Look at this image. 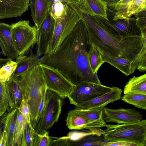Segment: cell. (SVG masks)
Here are the masks:
<instances>
[{
    "mask_svg": "<svg viewBox=\"0 0 146 146\" xmlns=\"http://www.w3.org/2000/svg\"><path fill=\"white\" fill-rule=\"evenodd\" d=\"M105 2L109 9L113 10L116 5L121 0H102Z\"/></svg>",
    "mask_w": 146,
    "mask_h": 146,
    "instance_id": "obj_43",
    "label": "cell"
},
{
    "mask_svg": "<svg viewBox=\"0 0 146 146\" xmlns=\"http://www.w3.org/2000/svg\"><path fill=\"white\" fill-rule=\"evenodd\" d=\"M17 78L23 99L30 106L31 123L35 129L38 123L40 106L47 90L41 67L37 65Z\"/></svg>",
    "mask_w": 146,
    "mask_h": 146,
    "instance_id": "obj_3",
    "label": "cell"
},
{
    "mask_svg": "<svg viewBox=\"0 0 146 146\" xmlns=\"http://www.w3.org/2000/svg\"><path fill=\"white\" fill-rule=\"evenodd\" d=\"M19 110L26 119L27 122L31 123V111L30 106L23 99L22 100Z\"/></svg>",
    "mask_w": 146,
    "mask_h": 146,
    "instance_id": "obj_38",
    "label": "cell"
},
{
    "mask_svg": "<svg viewBox=\"0 0 146 146\" xmlns=\"http://www.w3.org/2000/svg\"><path fill=\"white\" fill-rule=\"evenodd\" d=\"M99 22L110 33L118 36H142L135 17H116L108 20L99 16H94Z\"/></svg>",
    "mask_w": 146,
    "mask_h": 146,
    "instance_id": "obj_8",
    "label": "cell"
},
{
    "mask_svg": "<svg viewBox=\"0 0 146 146\" xmlns=\"http://www.w3.org/2000/svg\"><path fill=\"white\" fill-rule=\"evenodd\" d=\"M11 25L0 22V47L1 53L12 60L19 56L13 41L11 32Z\"/></svg>",
    "mask_w": 146,
    "mask_h": 146,
    "instance_id": "obj_16",
    "label": "cell"
},
{
    "mask_svg": "<svg viewBox=\"0 0 146 146\" xmlns=\"http://www.w3.org/2000/svg\"><path fill=\"white\" fill-rule=\"evenodd\" d=\"M4 114V128L7 134L6 146H11L14 135L17 118L19 111L17 109L7 110Z\"/></svg>",
    "mask_w": 146,
    "mask_h": 146,
    "instance_id": "obj_22",
    "label": "cell"
},
{
    "mask_svg": "<svg viewBox=\"0 0 146 146\" xmlns=\"http://www.w3.org/2000/svg\"><path fill=\"white\" fill-rule=\"evenodd\" d=\"M90 47L87 29L80 19L54 52L44 54L40 64L56 69L75 85L83 81L101 84L90 65Z\"/></svg>",
    "mask_w": 146,
    "mask_h": 146,
    "instance_id": "obj_1",
    "label": "cell"
},
{
    "mask_svg": "<svg viewBox=\"0 0 146 146\" xmlns=\"http://www.w3.org/2000/svg\"><path fill=\"white\" fill-rule=\"evenodd\" d=\"M101 53L104 61L113 66L127 76L133 73L136 70L133 61L125 58L110 56L102 52Z\"/></svg>",
    "mask_w": 146,
    "mask_h": 146,
    "instance_id": "obj_20",
    "label": "cell"
},
{
    "mask_svg": "<svg viewBox=\"0 0 146 146\" xmlns=\"http://www.w3.org/2000/svg\"><path fill=\"white\" fill-rule=\"evenodd\" d=\"M7 134L3 129L0 130V146H6L7 141Z\"/></svg>",
    "mask_w": 146,
    "mask_h": 146,
    "instance_id": "obj_42",
    "label": "cell"
},
{
    "mask_svg": "<svg viewBox=\"0 0 146 146\" xmlns=\"http://www.w3.org/2000/svg\"><path fill=\"white\" fill-rule=\"evenodd\" d=\"M38 55L36 54H31L29 55L18 56L16 58L17 66L11 78H16L35 66L40 64V60Z\"/></svg>",
    "mask_w": 146,
    "mask_h": 146,
    "instance_id": "obj_21",
    "label": "cell"
},
{
    "mask_svg": "<svg viewBox=\"0 0 146 146\" xmlns=\"http://www.w3.org/2000/svg\"><path fill=\"white\" fill-rule=\"evenodd\" d=\"M53 2H65L64 0H53Z\"/></svg>",
    "mask_w": 146,
    "mask_h": 146,
    "instance_id": "obj_47",
    "label": "cell"
},
{
    "mask_svg": "<svg viewBox=\"0 0 146 146\" xmlns=\"http://www.w3.org/2000/svg\"><path fill=\"white\" fill-rule=\"evenodd\" d=\"M143 37V46L140 52L138 54L137 59L138 65L137 69L141 72L146 70V33L142 34Z\"/></svg>",
    "mask_w": 146,
    "mask_h": 146,
    "instance_id": "obj_33",
    "label": "cell"
},
{
    "mask_svg": "<svg viewBox=\"0 0 146 146\" xmlns=\"http://www.w3.org/2000/svg\"><path fill=\"white\" fill-rule=\"evenodd\" d=\"M5 83L0 82V116H2L9 107Z\"/></svg>",
    "mask_w": 146,
    "mask_h": 146,
    "instance_id": "obj_34",
    "label": "cell"
},
{
    "mask_svg": "<svg viewBox=\"0 0 146 146\" xmlns=\"http://www.w3.org/2000/svg\"><path fill=\"white\" fill-rule=\"evenodd\" d=\"M61 99L56 93L47 90L43 109L35 128L37 133L49 129L58 121L62 106Z\"/></svg>",
    "mask_w": 146,
    "mask_h": 146,
    "instance_id": "obj_6",
    "label": "cell"
},
{
    "mask_svg": "<svg viewBox=\"0 0 146 146\" xmlns=\"http://www.w3.org/2000/svg\"><path fill=\"white\" fill-rule=\"evenodd\" d=\"M11 32L14 46L19 56L32 52L37 42V28L31 26L28 20L19 21L11 24Z\"/></svg>",
    "mask_w": 146,
    "mask_h": 146,
    "instance_id": "obj_5",
    "label": "cell"
},
{
    "mask_svg": "<svg viewBox=\"0 0 146 146\" xmlns=\"http://www.w3.org/2000/svg\"><path fill=\"white\" fill-rule=\"evenodd\" d=\"M53 0H30L31 15L37 29L50 14Z\"/></svg>",
    "mask_w": 146,
    "mask_h": 146,
    "instance_id": "obj_17",
    "label": "cell"
},
{
    "mask_svg": "<svg viewBox=\"0 0 146 146\" xmlns=\"http://www.w3.org/2000/svg\"><path fill=\"white\" fill-rule=\"evenodd\" d=\"M87 54L90 65L92 72L94 74H97L100 66L105 62L102 60L101 51L96 47L90 45Z\"/></svg>",
    "mask_w": 146,
    "mask_h": 146,
    "instance_id": "obj_25",
    "label": "cell"
},
{
    "mask_svg": "<svg viewBox=\"0 0 146 146\" xmlns=\"http://www.w3.org/2000/svg\"><path fill=\"white\" fill-rule=\"evenodd\" d=\"M104 108L83 109L76 106L74 109L70 111L86 119L95 120L103 119Z\"/></svg>",
    "mask_w": 146,
    "mask_h": 146,
    "instance_id": "obj_26",
    "label": "cell"
},
{
    "mask_svg": "<svg viewBox=\"0 0 146 146\" xmlns=\"http://www.w3.org/2000/svg\"><path fill=\"white\" fill-rule=\"evenodd\" d=\"M51 138L47 130H43L40 133L36 132L34 140L33 146H49Z\"/></svg>",
    "mask_w": 146,
    "mask_h": 146,
    "instance_id": "obj_35",
    "label": "cell"
},
{
    "mask_svg": "<svg viewBox=\"0 0 146 146\" xmlns=\"http://www.w3.org/2000/svg\"><path fill=\"white\" fill-rule=\"evenodd\" d=\"M4 114L0 116V130L4 128Z\"/></svg>",
    "mask_w": 146,
    "mask_h": 146,
    "instance_id": "obj_46",
    "label": "cell"
},
{
    "mask_svg": "<svg viewBox=\"0 0 146 146\" xmlns=\"http://www.w3.org/2000/svg\"><path fill=\"white\" fill-rule=\"evenodd\" d=\"M132 0H121L115 5L113 10L115 11L113 16L122 17L127 12L128 7Z\"/></svg>",
    "mask_w": 146,
    "mask_h": 146,
    "instance_id": "obj_36",
    "label": "cell"
},
{
    "mask_svg": "<svg viewBox=\"0 0 146 146\" xmlns=\"http://www.w3.org/2000/svg\"><path fill=\"white\" fill-rule=\"evenodd\" d=\"M138 93L146 94V74L137 77L134 76L126 83L123 89L124 94Z\"/></svg>",
    "mask_w": 146,
    "mask_h": 146,
    "instance_id": "obj_23",
    "label": "cell"
},
{
    "mask_svg": "<svg viewBox=\"0 0 146 146\" xmlns=\"http://www.w3.org/2000/svg\"><path fill=\"white\" fill-rule=\"evenodd\" d=\"M77 5L81 10L90 15L100 16L108 20V8L106 3L102 0H83Z\"/></svg>",
    "mask_w": 146,
    "mask_h": 146,
    "instance_id": "obj_18",
    "label": "cell"
},
{
    "mask_svg": "<svg viewBox=\"0 0 146 146\" xmlns=\"http://www.w3.org/2000/svg\"><path fill=\"white\" fill-rule=\"evenodd\" d=\"M121 99L127 103L136 108L146 110V94L138 93H130L124 94Z\"/></svg>",
    "mask_w": 146,
    "mask_h": 146,
    "instance_id": "obj_27",
    "label": "cell"
},
{
    "mask_svg": "<svg viewBox=\"0 0 146 146\" xmlns=\"http://www.w3.org/2000/svg\"><path fill=\"white\" fill-rule=\"evenodd\" d=\"M105 141L103 134H92L86 135L77 141L69 139L67 146H103Z\"/></svg>",
    "mask_w": 146,
    "mask_h": 146,
    "instance_id": "obj_24",
    "label": "cell"
},
{
    "mask_svg": "<svg viewBox=\"0 0 146 146\" xmlns=\"http://www.w3.org/2000/svg\"><path fill=\"white\" fill-rule=\"evenodd\" d=\"M36 132L31 123L27 122L21 136V146H33Z\"/></svg>",
    "mask_w": 146,
    "mask_h": 146,
    "instance_id": "obj_29",
    "label": "cell"
},
{
    "mask_svg": "<svg viewBox=\"0 0 146 146\" xmlns=\"http://www.w3.org/2000/svg\"><path fill=\"white\" fill-rule=\"evenodd\" d=\"M122 91L121 89L113 86L108 92L76 107L83 109L104 108L108 104L121 99Z\"/></svg>",
    "mask_w": 146,
    "mask_h": 146,
    "instance_id": "obj_15",
    "label": "cell"
},
{
    "mask_svg": "<svg viewBox=\"0 0 146 146\" xmlns=\"http://www.w3.org/2000/svg\"><path fill=\"white\" fill-rule=\"evenodd\" d=\"M137 25L141 30V34L146 33V10L134 14Z\"/></svg>",
    "mask_w": 146,
    "mask_h": 146,
    "instance_id": "obj_37",
    "label": "cell"
},
{
    "mask_svg": "<svg viewBox=\"0 0 146 146\" xmlns=\"http://www.w3.org/2000/svg\"><path fill=\"white\" fill-rule=\"evenodd\" d=\"M30 0H0V19L20 17L26 11Z\"/></svg>",
    "mask_w": 146,
    "mask_h": 146,
    "instance_id": "obj_13",
    "label": "cell"
},
{
    "mask_svg": "<svg viewBox=\"0 0 146 146\" xmlns=\"http://www.w3.org/2000/svg\"><path fill=\"white\" fill-rule=\"evenodd\" d=\"M111 88L101 84L83 81L75 85L68 98L70 104L78 106L108 92Z\"/></svg>",
    "mask_w": 146,
    "mask_h": 146,
    "instance_id": "obj_10",
    "label": "cell"
},
{
    "mask_svg": "<svg viewBox=\"0 0 146 146\" xmlns=\"http://www.w3.org/2000/svg\"><path fill=\"white\" fill-rule=\"evenodd\" d=\"M102 117L106 123L114 122L118 124L134 122L143 119L141 113L134 108L111 109L105 107Z\"/></svg>",
    "mask_w": 146,
    "mask_h": 146,
    "instance_id": "obj_11",
    "label": "cell"
},
{
    "mask_svg": "<svg viewBox=\"0 0 146 146\" xmlns=\"http://www.w3.org/2000/svg\"><path fill=\"white\" fill-rule=\"evenodd\" d=\"M83 0H64V1L66 3H71L72 4L79 5Z\"/></svg>",
    "mask_w": 146,
    "mask_h": 146,
    "instance_id": "obj_45",
    "label": "cell"
},
{
    "mask_svg": "<svg viewBox=\"0 0 146 146\" xmlns=\"http://www.w3.org/2000/svg\"><path fill=\"white\" fill-rule=\"evenodd\" d=\"M103 134L105 141H122L136 146L146 145V120L115 125L107 124Z\"/></svg>",
    "mask_w": 146,
    "mask_h": 146,
    "instance_id": "obj_4",
    "label": "cell"
},
{
    "mask_svg": "<svg viewBox=\"0 0 146 146\" xmlns=\"http://www.w3.org/2000/svg\"><path fill=\"white\" fill-rule=\"evenodd\" d=\"M55 21L50 14L37 29L36 54L38 55L46 53L48 45L52 37Z\"/></svg>",
    "mask_w": 146,
    "mask_h": 146,
    "instance_id": "obj_12",
    "label": "cell"
},
{
    "mask_svg": "<svg viewBox=\"0 0 146 146\" xmlns=\"http://www.w3.org/2000/svg\"><path fill=\"white\" fill-rule=\"evenodd\" d=\"M17 66L16 62L11 60L0 68V82H6L11 78Z\"/></svg>",
    "mask_w": 146,
    "mask_h": 146,
    "instance_id": "obj_31",
    "label": "cell"
},
{
    "mask_svg": "<svg viewBox=\"0 0 146 146\" xmlns=\"http://www.w3.org/2000/svg\"><path fill=\"white\" fill-rule=\"evenodd\" d=\"M51 138V141L49 146H67L69 139L67 136Z\"/></svg>",
    "mask_w": 146,
    "mask_h": 146,
    "instance_id": "obj_40",
    "label": "cell"
},
{
    "mask_svg": "<svg viewBox=\"0 0 146 146\" xmlns=\"http://www.w3.org/2000/svg\"><path fill=\"white\" fill-rule=\"evenodd\" d=\"M5 86L10 110L19 109L23 97L17 78H11L6 82Z\"/></svg>",
    "mask_w": 146,
    "mask_h": 146,
    "instance_id": "obj_19",
    "label": "cell"
},
{
    "mask_svg": "<svg viewBox=\"0 0 146 146\" xmlns=\"http://www.w3.org/2000/svg\"><path fill=\"white\" fill-rule=\"evenodd\" d=\"M66 125L70 130H81L84 129L93 131L97 128L106 127L107 124L103 119L95 120L86 119L70 111L68 113Z\"/></svg>",
    "mask_w": 146,
    "mask_h": 146,
    "instance_id": "obj_14",
    "label": "cell"
},
{
    "mask_svg": "<svg viewBox=\"0 0 146 146\" xmlns=\"http://www.w3.org/2000/svg\"><path fill=\"white\" fill-rule=\"evenodd\" d=\"M12 59L7 58H0V68L5 65L9 61Z\"/></svg>",
    "mask_w": 146,
    "mask_h": 146,
    "instance_id": "obj_44",
    "label": "cell"
},
{
    "mask_svg": "<svg viewBox=\"0 0 146 146\" xmlns=\"http://www.w3.org/2000/svg\"><path fill=\"white\" fill-rule=\"evenodd\" d=\"M27 121L19 110L16 123L14 135L11 146H21V138Z\"/></svg>",
    "mask_w": 146,
    "mask_h": 146,
    "instance_id": "obj_28",
    "label": "cell"
},
{
    "mask_svg": "<svg viewBox=\"0 0 146 146\" xmlns=\"http://www.w3.org/2000/svg\"><path fill=\"white\" fill-rule=\"evenodd\" d=\"M71 7L85 25L90 45L109 55L125 58L133 61L142 48V36H123L113 35L94 16L82 11L76 5H72Z\"/></svg>",
    "mask_w": 146,
    "mask_h": 146,
    "instance_id": "obj_2",
    "label": "cell"
},
{
    "mask_svg": "<svg viewBox=\"0 0 146 146\" xmlns=\"http://www.w3.org/2000/svg\"><path fill=\"white\" fill-rule=\"evenodd\" d=\"M80 19L76 13L67 4L66 12L64 16L60 20L55 21L53 36L46 54L54 52Z\"/></svg>",
    "mask_w": 146,
    "mask_h": 146,
    "instance_id": "obj_7",
    "label": "cell"
},
{
    "mask_svg": "<svg viewBox=\"0 0 146 146\" xmlns=\"http://www.w3.org/2000/svg\"><path fill=\"white\" fill-rule=\"evenodd\" d=\"M92 134L100 135L96 132L91 131L90 130L84 131H72L69 132L66 136L70 140L75 141L86 135Z\"/></svg>",
    "mask_w": 146,
    "mask_h": 146,
    "instance_id": "obj_39",
    "label": "cell"
},
{
    "mask_svg": "<svg viewBox=\"0 0 146 146\" xmlns=\"http://www.w3.org/2000/svg\"><path fill=\"white\" fill-rule=\"evenodd\" d=\"M67 5L65 2H53L50 15L55 21L60 20L64 16L66 12Z\"/></svg>",
    "mask_w": 146,
    "mask_h": 146,
    "instance_id": "obj_30",
    "label": "cell"
},
{
    "mask_svg": "<svg viewBox=\"0 0 146 146\" xmlns=\"http://www.w3.org/2000/svg\"><path fill=\"white\" fill-rule=\"evenodd\" d=\"M47 90L57 94L62 99L68 98L75 86L56 69L40 64Z\"/></svg>",
    "mask_w": 146,
    "mask_h": 146,
    "instance_id": "obj_9",
    "label": "cell"
},
{
    "mask_svg": "<svg viewBox=\"0 0 146 146\" xmlns=\"http://www.w3.org/2000/svg\"><path fill=\"white\" fill-rule=\"evenodd\" d=\"M103 146H136V145L133 143L127 142L105 141L104 143Z\"/></svg>",
    "mask_w": 146,
    "mask_h": 146,
    "instance_id": "obj_41",
    "label": "cell"
},
{
    "mask_svg": "<svg viewBox=\"0 0 146 146\" xmlns=\"http://www.w3.org/2000/svg\"><path fill=\"white\" fill-rule=\"evenodd\" d=\"M1 52L0 51V58H1Z\"/></svg>",
    "mask_w": 146,
    "mask_h": 146,
    "instance_id": "obj_48",
    "label": "cell"
},
{
    "mask_svg": "<svg viewBox=\"0 0 146 146\" xmlns=\"http://www.w3.org/2000/svg\"><path fill=\"white\" fill-rule=\"evenodd\" d=\"M146 0H132L127 11L122 17H131L132 15L143 10H146Z\"/></svg>",
    "mask_w": 146,
    "mask_h": 146,
    "instance_id": "obj_32",
    "label": "cell"
}]
</instances>
